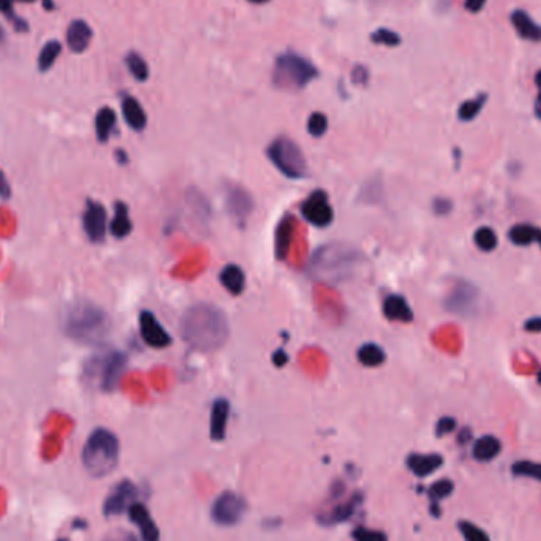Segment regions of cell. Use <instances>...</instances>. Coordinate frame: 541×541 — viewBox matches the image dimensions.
Segmentation results:
<instances>
[{"instance_id": "6125c7cd", "label": "cell", "mask_w": 541, "mask_h": 541, "mask_svg": "<svg viewBox=\"0 0 541 541\" xmlns=\"http://www.w3.org/2000/svg\"><path fill=\"white\" fill-rule=\"evenodd\" d=\"M59 541H69V540H59Z\"/></svg>"}, {"instance_id": "8d00e7d4", "label": "cell", "mask_w": 541, "mask_h": 541, "mask_svg": "<svg viewBox=\"0 0 541 541\" xmlns=\"http://www.w3.org/2000/svg\"><path fill=\"white\" fill-rule=\"evenodd\" d=\"M187 203H188V206L192 208V211L195 212L196 217L203 218V221L209 218V214H211L209 203L206 198H204L203 193L198 192V190H190V192L187 193Z\"/></svg>"}, {"instance_id": "3957f363", "label": "cell", "mask_w": 541, "mask_h": 541, "mask_svg": "<svg viewBox=\"0 0 541 541\" xmlns=\"http://www.w3.org/2000/svg\"><path fill=\"white\" fill-rule=\"evenodd\" d=\"M111 318L97 304L79 301L73 304L64 321V331L71 340L86 345H97L111 331Z\"/></svg>"}, {"instance_id": "4fadbf2b", "label": "cell", "mask_w": 541, "mask_h": 541, "mask_svg": "<svg viewBox=\"0 0 541 541\" xmlns=\"http://www.w3.org/2000/svg\"><path fill=\"white\" fill-rule=\"evenodd\" d=\"M225 206L235 221H246L253 211V198L244 187L231 184L225 190Z\"/></svg>"}, {"instance_id": "c3c4849f", "label": "cell", "mask_w": 541, "mask_h": 541, "mask_svg": "<svg viewBox=\"0 0 541 541\" xmlns=\"http://www.w3.org/2000/svg\"><path fill=\"white\" fill-rule=\"evenodd\" d=\"M369 79V73L365 70L363 65H358V67L353 70V83L355 84H365Z\"/></svg>"}, {"instance_id": "cb8c5ba5", "label": "cell", "mask_w": 541, "mask_h": 541, "mask_svg": "<svg viewBox=\"0 0 541 541\" xmlns=\"http://www.w3.org/2000/svg\"><path fill=\"white\" fill-rule=\"evenodd\" d=\"M502 451V442L495 435H482L475 440L472 456L478 462H491Z\"/></svg>"}, {"instance_id": "8fae6325", "label": "cell", "mask_w": 541, "mask_h": 541, "mask_svg": "<svg viewBox=\"0 0 541 541\" xmlns=\"http://www.w3.org/2000/svg\"><path fill=\"white\" fill-rule=\"evenodd\" d=\"M108 226V214L101 203L87 200L83 212V228L87 239L92 244H100L105 241Z\"/></svg>"}, {"instance_id": "91938a15", "label": "cell", "mask_w": 541, "mask_h": 541, "mask_svg": "<svg viewBox=\"0 0 541 541\" xmlns=\"http://www.w3.org/2000/svg\"><path fill=\"white\" fill-rule=\"evenodd\" d=\"M19 2H26V4H34L36 0H19Z\"/></svg>"}, {"instance_id": "f35d334b", "label": "cell", "mask_w": 541, "mask_h": 541, "mask_svg": "<svg viewBox=\"0 0 541 541\" xmlns=\"http://www.w3.org/2000/svg\"><path fill=\"white\" fill-rule=\"evenodd\" d=\"M328 130V118L323 113H313L307 121V131L313 138H321Z\"/></svg>"}, {"instance_id": "e575fe53", "label": "cell", "mask_w": 541, "mask_h": 541, "mask_svg": "<svg viewBox=\"0 0 541 541\" xmlns=\"http://www.w3.org/2000/svg\"><path fill=\"white\" fill-rule=\"evenodd\" d=\"M475 246H477L481 252H492L499 246V236L491 228V226H480L473 235Z\"/></svg>"}, {"instance_id": "f5cc1de1", "label": "cell", "mask_w": 541, "mask_h": 541, "mask_svg": "<svg viewBox=\"0 0 541 541\" xmlns=\"http://www.w3.org/2000/svg\"><path fill=\"white\" fill-rule=\"evenodd\" d=\"M116 160H118V162H119L121 165L128 163V156H127V152H126V151H122V149H118V151H116Z\"/></svg>"}, {"instance_id": "1f68e13d", "label": "cell", "mask_w": 541, "mask_h": 541, "mask_svg": "<svg viewBox=\"0 0 541 541\" xmlns=\"http://www.w3.org/2000/svg\"><path fill=\"white\" fill-rule=\"evenodd\" d=\"M487 101V95L486 93H478L477 97L472 100H465L462 105L457 109V118L462 122H470L473 121L477 116L482 111Z\"/></svg>"}, {"instance_id": "d4e9b609", "label": "cell", "mask_w": 541, "mask_h": 541, "mask_svg": "<svg viewBox=\"0 0 541 541\" xmlns=\"http://www.w3.org/2000/svg\"><path fill=\"white\" fill-rule=\"evenodd\" d=\"M511 24L521 39L529 41H541V26H538L524 10H515L511 13Z\"/></svg>"}, {"instance_id": "74e56055", "label": "cell", "mask_w": 541, "mask_h": 541, "mask_svg": "<svg viewBox=\"0 0 541 541\" xmlns=\"http://www.w3.org/2000/svg\"><path fill=\"white\" fill-rule=\"evenodd\" d=\"M457 530L460 535H462L464 541H491V538H489L485 530L470 521H459Z\"/></svg>"}, {"instance_id": "bcb514c9", "label": "cell", "mask_w": 541, "mask_h": 541, "mask_svg": "<svg viewBox=\"0 0 541 541\" xmlns=\"http://www.w3.org/2000/svg\"><path fill=\"white\" fill-rule=\"evenodd\" d=\"M11 196V187H10V182L9 179H6L5 173L0 170V198L2 200H9Z\"/></svg>"}, {"instance_id": "f907efd6", "label": "cell", "mask_w": 541, "mask_h": 541, "mask_svg": "<svg viewBox=\"0 0 541 541\" xmlns=\"http://www.w3.org/2000/svg\"><path fill=\"white\" fill-rule=\"evenodd\" d=\"M486 0H465V9L470 13H480L485 9Z\"/></svg>"}, {"instance_id": "277c9868", "label": "cell", "mask_w": 541, "mask_h": 541, "mask_svg": "<svg viewBox=\"0 0 541 541\" xmlns=\"http://www.w3.org/2000/svg\"><path fill=\"white\" fill-rule=\"evenodd\" d=\"M119 438L109 429L97 428L87 437L83 448V465L92 478H103L114 472L119 462Z\"/></svg>"}, {"instance_id": "83f0119b", "label": "cell", "mask_w": 541, "mask_h": 541, "mask_svg": "<svg viewBox=\"0 0 541 541\" xmlns=\"http://www.w3.org/2000/svg\"><path fill=\"white\" fill-rule=\"evenodd\" d=\"M116 113L111 108H101L95 116V135L100 143H108L116 128Z\"/></svg>"}, {"instance_id": "ee69618b", "label": "cell", "mask_w": 541, "mask_h": 541, "mask_svg": "<svg viewBox=\"0 0 541 541\" xmlns=\"http://www.w3.org/2000/svg\"><path fill=\"white\" fill-rule=\"evenodd\" d=\"M433 211L437 216H447L452 211V201L445 196H438L433 201Z\"/></svg>"}, {"instance_id": "db71d44e", "label": "cell", "mask_w": 541, "mask_h": 541, "mask_svg": "<svg viewBox=\"0 0 541 541\" xmlns=\"http://www.w3.org/2000/svg\"><path fill=\"white\" fill-rule=\"evenodd\" d=\"M41 5H43V9H45L46 11H54L56 10V2H54V0H41Z\"/></svg>"}, {"instance_id": "4316f807", "label": "cell", "mask_w": 541, "mask_h": 541, "mask_svg": "<svg viewBox=\"0 0 541 541\" xmlns=\"http://www.w3.org/2000/svg\"><path fill=\"white\" fill-rule=\"evenodd\" d=\"M131 228L133 225H131L128 216V206L123 201H118L114 204V216L109 223V231L116 239H123L130 235Z\"/></svg>"}, {"instance_id": "ac0fdd59", "label": "cell", "mask_w": 541, "mask_h": 541, "mask_svg": "<svg viewBox=\"0 0 541 541\" xmlns=\"http://www.w3.org/2000/svg\"><path fill=\"white\" fill-rule=\"evenodd\" d=\"M92 27L84 19L71 21L67 29V46L75 54H83L91 46Z\"/></svg>"}, {"instance_id": "d6a6232c", "label": "cell", "mask_w": 541, "mask_h": 541, "mask_svg": "<svg viewBox=\"0 0 541 541\" xmlns=\"http://www.w3.org/2000/svg\"><path fill=\"white\" fill-rule=\"evenodd\" d=\"M511 475L516 478H530L541 482V462H535V460H516L511 465Z\"/></svg>"}, {"instance_id": "30bf717a", "label": "cell", "mask_w": 541, "mask_h": 541, "mask_svg": "<svg viewBox=\"0 0 541 541\" xmlns=\"http://www.w3.org/2000/svg\"><path fill=\"white\" fill-rule=\"evenodd\" d=\"M301 216L305 222L317 226V228H326L334 221V209L331 208L328 195L323 190H315L305 201L301 204Z\"/></svg>"}, {"instance_id": "d6986e66", "label": "cell", "mask_w": 541, "mask_h": 541, "mask_svg": "<svg viewBox=\"0 0 541 541\" xmlns=\"http://www.w3.org/2000/svg\"><path fill=\"white\" fill-rule=\"evenodd\" d=\"M230 418V402L221 398L214 402L211 410V423H209V435L214 442H223L226 437V428H228Z\"/></svg>"}, {"instance_id": "7c38bea8", "label": "cell", "mask_w": 541, "mask_h": 541, "mask_svg": "<svg viewBox=\"0 0 541 541\" xmlns=\"http://www.w3.org/2000/svg\"><path fill=\"white\" fill-rule=\"evenodd\" d=\"M138 497V487L130 480H122L118 482L103 502V515L105 516H119L128 511L133 505Z\"/></svg>"}, {"instance_id": "8992f818", "label": "cell", "mask_w": 541, "mask_h": 541, "mask_svg": "<svg viewBox=\"0 0 541 541\" xmlns=\"http://www.w3.org/2000/svg\"><path fill=\"white\" fill-rule=\"evenodd\" d=\"M318 76L313 65L295 53H285L277 57L274 67V84L285 91H299Z\"/></svg>"}, {"instance_id": "44dd1931", "label": "cell", "mask_w": 541, "mask_h": 541, "mask_svg": "<svg viewBox=\"0 0 541 541\" xmlns=\"http://www.w3.org/2000/svg\"><path fill=\"white\" fill-rule=\"evenodd\" d=\"M383 315L390 321H399V323H412L413 310L407 299L400 295H388L383 299L382 304Z\"/></svg>"}, {"instance_id": "4dcf8cb0", "label": "cell", "mask_w": 541, "mask_h": 541, "mask_svg": "<svg viewBox=\"0 0 541 541\" xmlns=\"http://www.w3.org/2000/svg\"><path fill=\"white\" fill-rule=\"evenodd\" d=\"M356 358L365 368H378V365H382L386 361V353L377 343L369 342L358 348Z\"/></svg>"}, {"instance_id": "f546056e", "label": "cell", "mask_w": 541, "mask_h": 541, "mask_svg": "<svg viewBox=\"0 0 541 541\" xmlns=\"http://www.w3.org/2000/svg\"><path fill=\"white\" fill-rule=\"evenodd\" d=\"M62 53V43L59 40H49L40 49L39 59H36V67L40 73H46L54 67L56 61L59 59Z\"/></svg>"}, {"instance_id": "9c48e42d", "label": "cell", "mask_w": 541, "mask_h": 541, "mask_svg": "<svg viewBox=\"0 0 541 541\" xmlns=\"http://www.w3.org/2000/svg\"><path fill=\"white\" fill-rule=\"evenodd\" d=\"M480 291L467 280L457 282L445 299V309L459 317H470L478 310Z\"/></svg>"}, {"instance_id": "7bdbcfd3", "label": "cell", "mask_w": 541, "mask_h": 541, "mask_svg": "<svg viewBox=\"0 0 541 541\" xmlns=\"http://www.w3.org/2000/svg\"><path fill=\"white\" fill-rule=\"evenodd\" d=\"M456 426H457V421L452 418V416H442V418L435 424V435L437 437L450 435L455 433Z\"/></svg>"}, {"instance_id": "836d02e7", "label": "cell", "mask_w": 541, "mask_h": 541, "mask_svg": "<svg viewBox=\"0 0 541 541\" xmlns=\"http://www.w3.org/2000/svg\"><path fill=\"white\" fill-rule=\"evenodd\" d=\"M126 65L130 71V75L133 76L136 81H140V83L148 81L149 67L140 54L135 53V51H130V53L126 56Z\"/></svg>"}, {"instance_id": "680465c9", "label": "cell", "mask_w": 541, "mask_h": 541, "mask_svg": "<svg viewBox=\"0 0 541 541\" xmlns=\"http://www.w3.org/2000/svg\"><path fill=\"white\" fill-rule=\"evenodd\" d=\"M537 380H538V385H541V369L538 370V375H537Z\"/></svg>"}, {"instance_id": "f1b7e54d", "label": "cell", "mask_w": 541, "mask_h": 541, "mask_svg": "<svg viewBox=\"0 0 541 541\" xmlns=\"http://www.w3.org/2000/svg\"><path fill=\"white\" fill-rule=\"evenodd\" d=\"M540 228L529 223H517L515 226H511L508 231V239L513 243L515 246L519 247H527L532 243H537L538 236H540Z\"/></svg>"}, {"instance_id": "9a60e30c", "label": "cell", "mask_w": 541, "mask_h": 541, "mask_svg": "<svg viewBox=\"0 0 541 541\" xmlns=\"http://www.w3.org/2000/svg\"><path fill=\"white\" fill-rule=\"evenodd\" d=\"M445 459L438 452H412L405 459L407 469L410 470L416 478H426L435 473L443 465Z\"/></svg>"}, {"instance_id": "5bb4252c", "label": "cell", "mask_w": 541, "mask_h": 541, "mask_svg": "<svg viewBox=\"0 0 541 541\" xmlns=\"http://www.w3.org/2000/svg\"><path fill=\"white\" fill-rule=\"evenodd\" d=\"M140 334L146 345L151 348H166L171 343L170 334L149 310L140 313Z\"/></svg>"}, {"instance_id": "11a10c76", "label": "cell", "mask_w": 541, "mask_h": 541, "mask_svg": "<svg viewBox=\"0 0 541 541\" xmlns=\"http://www.w3.org/2000/svg\"><path fill=\"white\" fill-rule=\"evenodd\" d=\"M533 109H535V116H537V118L541 121V91L538 92V97H537V100H535V108H533Z\"/></svg>"}, {"instance_id": "d590c367", "label": "cell", "mask_w": 541, "mask_h": 541, "mask_svg": "<svg viewBox=\"0 0 541 541\" xmlns=\"http://www.w3.org/2000/svg\"><path fill=\"white\" fill-rule=\"evenodd\" d=\"M14 0H0V13L4 14V16L10 21L13 29L19 34H24V32H29V24L27 21L24 18L18 16L16 13H14Z\"/></svg>"}, {"instance_id": "ba28073f", "label": "cell", "mask_w": 541, "mask_h": 541, "mask_svg": "<svg viewBox=\"0 0 541 541\" xmlns=\"http://www.w3.org/2000/svg\"><path fill=\"white\" fill-rule=\"evenodd\" d=\"M247 511V502L244 497H241L238 492L225 491L217 497L211 507V517L212 521L218 525H230L238 524Z\"/></svg>"}, {"instance_id": "94428289", "label": "cell", "mask_w": 541, "mask_h": 541, "mask_svg": "<svg viewBox=\"0 0 541 541\" xmlns=\"http://www.w3.org/2000/svg\"><path fill=\"white\" fill-rule=\"evenodd\" d=\"M537 243H538L540 247H541V231H540V236H538V241H537Z\"/></svg>"}, {"instance_id": "681fc988", "label": "cell", "mask_w": 541, "mask_h": 541, "mask_svg": "<svg viewBox=\"0 0 541 541\" xmlns=\"http://www.w3.org/2000/svg\"><path fill=\"white\" fill-rule=\"evenodd\" d=\"M524 330L529 333H541V317H532L525 320Z\"/></svg>"}, {"instance_id": "816d5d0a", "label": "cell", "mask_w": 541, "mask_h": 541, "mask_svg": "<svg viewBox=\"0 0 541 541\" xmlns=\"http://www.w3.org/2000/svg\"><path fill=\"white\" fill-rule=\"evenodd\" d=\"M472 429L470 428H462V429H460L459 430V434H457V443L459 445H467V443H470L472 442Z\"/></svg>"}, {"instance_id": "e0dca14e", "label": "cell", "mask_w": 541, "mask_h": 541, "mask_svg": "<svg viewBox=\"0 0 541 541\" xmlns=\"http://www.w3.org/2000/svg\"><path fill=\"white\" fill-rule=\"evenodd\" d=\"M296 221L291 214H285L275 228L274 236V253L279 261H285L290 253L291 241H293Z\"/></svg>"}, {"instance_id": "52a82bcc", "label": "cell", "mask_w": 541, "mask_h": 541, "mask_svg": "<svg viewBox=\"0 0 541 541\" xmlns=\"http://www.w3.org/2000/svg\"><path fill=\"white\" fill-rule=\"evenodd\" d=\"M268 157L273 165L288 179H303L307 174L305 157L299 148L288 136H279L269 144Z\"/></svg>"}, {"instance_id": "6f0895ef", "label": "cell", "mask_w": 541, "mask_h": 541, "mask_svg": "<svg viewBox=\"0 0 541 541\" xmlns=\"http://www.w3.org/2000/svg\"><path fill=\"white\" fill-rule=\"evenodd\" d=\"M248 2H252V4H265V2H268V0H248Z\"/></svg>"}, {"instance_id": "f6af8a7d", "label": "cell", "mask_w": 541, "mask_h": 541, "mask_svg": "<svg viewBox=\"0 0 541 541\" xmlns=\"http://www.w3.org/2000/svg\"><path fill=\"white\" fill-rule=\"evenodd\" d=\"M101 541H140V540H138L131 532L118 529V530H113L111 533H108V535Z\"/></svg>"}, {"instance_id": "ffe728a7", "label": "cell", "mask_w": 541, "mask_h": 541, "mask_svg": "<svg viewBox=\"0 0 541 541\" xmlns=\"http://www.w3.org/2000/svg\"><path fill=\"white\" fill-rule=\"evenodd\" d=\"M361 502H363V495L355 494L350 497L348 500L335 505L331 511H328L326 515H321L318 517V522L328 525V527H330V525H338V524L345 522L356 513V510L361 507Z\"/></svg>"}, {"instance_id": "2e32d148", "label": "cell", "mask_w": 541, "mask_h": 541, "mask_svg": "<svg viewBox=\"0 0 541 541\" xmlns=\"http://www.w3.org/2000/svg\"><path fill=\"white\" fill-rule=\"evenodd\" d=\"M128 517L141 533V541H160V530L158 525L153 521L149 510L140 502H135L128 508Z\"/></svg>"}, {"instance_id": "484cf974", "label": "cell", "mask_w": 541, "mask_h": 541, "mask_svg": "<svg viewBox=\"0 0 541 541\" xmlns=\"http://www.w3.org/2000/svg\"><path fill=\"white\" fill-rule=\"evenodd\" d=\"M218 280L223 285V288L233 296H239L246 290V274L241 266L228 265L222 269Z\"/></svg>"}, {"instance_id": "6da1fadb", "label": "cell", "mask_w": 541, "mask_h": 541, "mask_svg": "<svg viewBox=\"0 0 541 541\" xmlns=\"http://www.w3.org/2000/svg\"><path fill=\"white\" fill-rule=\"evenodd\" d=\"M181 335L196 352H217L230 338L228 318L217 305L206 303L190 305L181 318Z\"/></svg>"}, {"instance_id": "7a4b0ae2", "label": "cell", "mask_w": 541, "mask_h": 541, "mask_svg": "<svg viewBox=\"0 0 541 541\" xmlns=\"http://www.w3.org/2000/svg\"><path fill=\"white\" fill-rule=\"evenodd\" d=\"M363 263V253L345 243L320 246L307 261L305 273L312 280L339 285L352 279Z\"/></svg>"}, {"instance_id": "7dc6e473", "label": "cell", "mask_w": 541, "mask_h": 541, "mask_svg": "<svg viewBox=\"0 0 541 541\" xmlns=\"http://www.w3.org/2000/svg\"><path fill=\"white\" fill-rule=\"evenodd\" d=\"M270 360H273L275 368H283V365H287V363H288V355H287V352H285L283 348H279V350H275V352L273 353V356H270Z\"/></svg>"}, {"instance_id": "5b68a950", "label": "cell", "mask_w": 541, "mask_h": 541, "mask_svg": "<svg viewBox=\"0 0 541 541\" xmlns=\"http://www.w3.org/2000/svg\"><path fill=\"white\" fill-rule=\"evenodd\" d=\"M126 368L127 355L119 350H108V352L89 358L84 368V375L101 391L111 393L118 388Z\"/></svg>"}, {"instance_id": "b9f144b4", "label": "cell", "mask_w": 541, "mask_h": 541, "mask_svg": "<svg viewBox=\"0 0 541 541\" xmlns=\"http://www.w3.org/2000/svg\"><path fill=\"white\" fill-rule=\"evenodd\" d=\"M382 196V184L380 181H368L360 193V198L364 203H378V198Z\"/></svg>"}, {"instance_id": "60d3db41", "label": "cell", "mask_w": 541, "mask_h": 541, "mask_svg": "<svg viewBox=\"0 0 541 541\" xmlns=\"http://www.w3.org/2000/svg\"><path fill=\"white\" fill-rule=\"evenodd\" d=\"M370 40L377 43V45H385V46H398L400 43V36L399 34L390 31V29H378L374 34L370 35Z\"/></svg>"}, {"instance_id": "7402d4cb", "label": "cell", "mask_w": 541, "mask_h": 541, "mask_svg": "<svg viewBox=\"0 0 541 541\" xmlns=\"http://www.w3.org/2000/svg\"><path fill=\"white\" fill-rule=\"evenodd\" d=\"M455 492V482L450 478H442L435 482H433L428 487V497H429V511L434 517H440L442 508L440 502L448 499V497Z\"/></svg>"}, {"instance_id": "9f6ffc18", "label": "cell", "mask_w": 541, "mask_h": 541, "mask_svg": "<svg viewBox=\"0 0 541 541\" xmlns=\"http://www.w3.org/2000/svg\"><path fill=\"white\" fill-rule=\"evenodd\" d=\"M535 84L538 86V89L541 91V70L537 71V75H535Z\"/></svg>"}, {"instance_id": "ab89813d", "label": "cell", "mask_w": 541, "mask_h": 541, "mask_svg": "<svg viewBox=\"0 0 541 541\" xmlns=\"http://www.w3.org/2000/svg\"><path fill=\"white\" fill-rule=\"evenodd\" d=\"M352 538L353 541H388V535L385 532L363 527V525L352 532Z\"/></svg>"}, {"instance_id": "603a6c76", "label": "cell", "mask_w": 541, "mask_h": 541, "mask_svg": "<svg viewBox=\"0 0 541 541\" xmlns=\"http://www.w3.org/2000/svg\"><path fill=\"white\" fill-rule=\"evenodd\" d=\"M122 116L126 119L127 126L135 131H141L148 126V116H146L141 103L135 97H123Z\"/></svg>"}]
</instances>
